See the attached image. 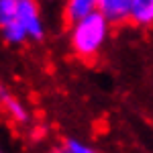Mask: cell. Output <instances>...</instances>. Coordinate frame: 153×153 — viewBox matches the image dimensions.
Segmentation results:
<instances>
[{
	"label": "cell",
	"instance_id": "obj_1",
	"mask_svg": "<svg viewBox=\"0 0 153 153\" xmlns=\"http://www.w3.org/2000/svg\"><path fill=\"white\" fill-rule=\"evenodd\" d=\"M108 31H110L108 21L100 12H94V14L71 25V31H70L71 49L82 59L96 57L102 51L106 39H108Z\"/></svg>",
	"mask_w": 153,
	"mask_h": 153
},
{
	"label": "cell",
	"instance_id": "obj_2",
	"mask_svg": "<svg viewBox=\"0 0 153 153\" xmlns=\"http://www.w3.org/2000/svg\"><path fill=\"white\" fill-rule=\"evenodd\" d=\"M16 21L25 29L29 39L41 41L45 37V25H43V19H41V12H39L35 0H19Z\"/></svg>",
	"mask_w": 153,
	"mask_h": 153
},
{
	"label": "cell",
	"instance_id": "obj_3",
	"mask_svg": "<svg viewBox=\"0 0 153 153\" xmlns=\"http://www.w3.org/2000/svg\"><path fill=\"white\" fill-rule=\"evenodd\" d=\"M133 0H98V10L108 25H123L131 21Z\"/></svg>",
	"mask_w": 153,
	"mask_h": 153
},
{
	"label": "cell",
	"instance_id": "obj_4",
	"mask_svg": "<svg viewBox=\"0 0 153 153\" xmlns=\"http://www.w3.org/2000/svg\"><path fill=\"white\" fill-rule=\"evenodd\" d=\"M96 10H98V0H65V8H63L65 19L71 25L94 14Z\"/></svg>",
	"mask_w": 153,
	"mask_h": 153
},
{
	"label": "cell",
	"instance_id": "obj_5",
	"mask_svg": "<svg viewBox=\"0 0 153 153\" xmlns=\"http://www.w3.org/2000/svg\"><path fill=\"white\" fill-rule=\"evenodd\" d=\"M0 96H2V108H4V112L8 114V118H12L14 123H29V110H27V106L16 98V96H12L10 92H6V90H0Z\"/></svg>",
	"mask_w": 153,
	"mask_h": 153
},
{
	"label": "cell",
	"instance_id": "obj_6",
	"mask_svg": "<svg viewBox=\"0 0 153 153\" xmlns=\"http://www.w3.org/2000/svg\"><path fill=\"white\" fill-rule=\"evenodd\" d=\"M131 23L139 25V27L153 25V0H133Z\"/></svg>",
	"mask_w": 153,
	"mask_h": 153
},
{
	"label": "cell",
	"instance_id": "obj_7",
	"mask_svg": "<svg viewBox=\"0 0 153 153\" xmlns=\"http://www.w3.org/2000/svg\"><path fill=\"white\" fill-rule=\"evenodd\" d=\"M19 0H0V29L16 21Z\"/></svg>",
	"mask_w": 153,
	"mask_h": 153
},
{
	"label": "cell",
	"instance_id": "obj_8",
	"mask_svg": "<svg viewBox=\"0 0 153 153\" xmlns=\"http://www.w3.org/2000/svg\"><path fill=\"white\" fill-rule=\"evenodd\" d=\"M59 153H98V151H96L92 145L80 141V139L68 137V139H63V143H61Z\"/></svg>",
	"mask_w": 153,
	"mask_h": 153
},
{
	"label": "cell",
	"instance_id": "obj_9",
	"mask_svg": "<svg viewBox=\"0 0 153 153\" xmlns=\"http://www.w3.org/2000/svg\"><path fill=\"white\" fill-rule=\"evenodd\" d=\"M0 106H2V96H0Z\"/></svg>",
	"mask_w": 153,
	"mask_h": 153
},
{
	"label": "cell",
	"instance_id": "obj_10",
	"mask_svg": "<svg viewBox=\"0 0 153 153\" xmlns=\"http://www.w3.org/2000/svg\"><path fill=\"white\" fill-rule=\"evenodd\" d=\"M0 153H4V151H2V147H0Z\"/></svg>",
	"mask_w": 153,
	"mask_h": 153
}]
</instances>
